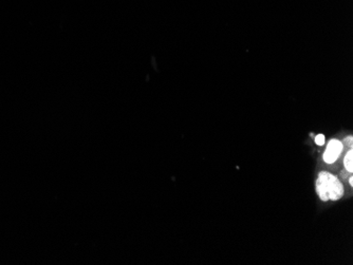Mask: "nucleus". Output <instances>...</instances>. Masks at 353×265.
Segmentation results:
<instances>
[{
	"mask_svg": "<svg viewBox=\"0 0 353 265\" xmlns=\"http://www.w3.org/2000/svg\"><path fill=\"white\" fill-rule=\"evenodd\" d=\"M316 191L321 201H336L343 197L344 187L335 175L321 171L316 181Z\"/></svg>",
	"mask_w": 353,
	"mask_h": 265,
	"instance_id": "f257e3e1",
	"label": "nucleus"
},
{
	"mask_svg": "<svg viewBox=\"0 0 353 265\" xmlns=\"http://www.w3.org/2000/svg\"><path fill=\"white\" fill-rule=\"evenodd\" d=\"M353 151L352 149H350L348 152H347V155L344 159V165H345V168L347 169V171L349 172H352L353 171Z\"/></svg>",
	"mask_w": 353,
	"mask_h": 265,
	"instance_id": "7ed1b4c3",
	"label": "nucleus"
},
{
	"mask_svg": "<svg viewBox=\"0 0 353 265\" xmlns=\"http://www.w3.org/2000/svg\"><path fill=\"white\" fill-rule=\"evenodd\" d=\"M343 144H347L350 147V149H352V136H348L347 138H345Z\"/></svg>",
	"mask_w": 353,
	"mask_h": 265,
	"instance_id": "39448f33",
	"label": "nucleus"
},
{
	"mask_svg": "<svg viewBox=\"0 0 353 265\" xmlns=\"http://www.w3.org/2000/svg\"><path fill=\"white\" fill-rule=\"evenodd\" d=\"M315 143L318 146H322L324 144V136L322 134H318L315 136Z\"/></svg>",
	"mask_w": 353,
	"mask_h": 265,
	"instance_id": "20e7f679",
	"label": "nucleus"
},
{
	"mask_svg": "<svg viewBox=\"0 0 353 265\" xmlns=\"http://www.w3.org/2000/svg\"><path fill=\"white\" fill-rule=\"evenodd\" d=\"M343 151V143L338 141V139H331L329 142L326 151L323 153V161L327 164L334 163L338 158H340L341 153Z\"/></svg>",
	"mask_w": 353,
	"mask_h": 265,
	"instance_id": "f03ea898",
	"label": "nucleus"
},
{
	"mask_svg": "<svg viewBox=\"0 0 353 265\" xmlns=\"http://www.w3.org/2000/svg\"><path fill=\"white\" fill-rule=\"evenodd\" d=\"M349 184H350L351 186L353 185V178H352V176H350V178H349Z\"/></svg>",
	"mask_w": 353,
	"mask_h": 265,
	"instance_id": "423d86ee",
	"label": "nucleus"
}]
</instances>
